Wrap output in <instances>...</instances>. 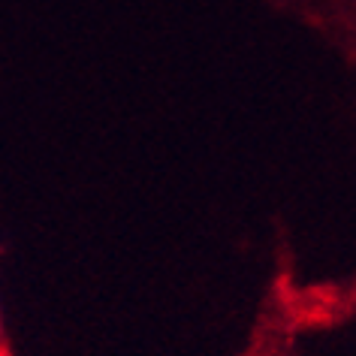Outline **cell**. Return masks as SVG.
I'll return each instance as SVG.
<instances>
[]
</instances>
